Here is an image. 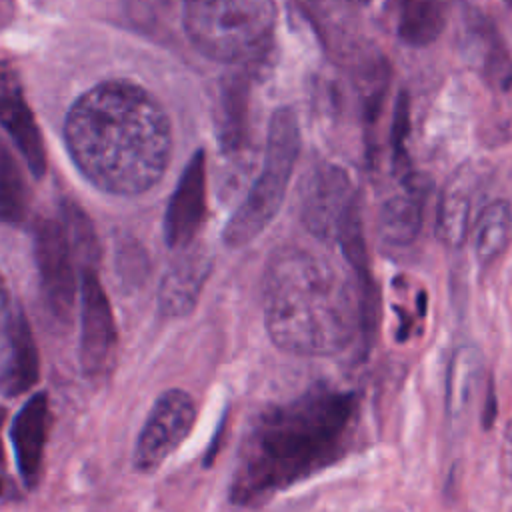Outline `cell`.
Wrapping results in <instances>:
<instances>
[{
    "instance_id": "cell-24",
    "label": "cell",
    "mask_w": 512,
    "mask_h": 512,
    "mask_svg": "<svg viewBox=\"0 0 512 512\" xmlns=\"http://www.w3.org/2000/svg\"><path fill=\"white\" fill-rule=\"evenodd\" d=\"M408 134V98L406 94L400 96L394 116V130H392V150H394V166L404 168L406 164V150L404 140Z\"/></svg>"
},
{
    "instance_id": "cell-19",
    "label": "cell",
    "mask_w": 512,
    "mask_h": 512,
    "mask_svg": "<svg viewBox=\"0 0 512 512\" xmlns=\"http://www.w3.org/2000/svg\"><path fill=\"white\" fill-rule=\"evenodd\" d=\"M512 240V206L508 200L486 204L472 224V248L480 266L494 264Z\"/></svg>"
},
{
    "instance_id": "cell-21",
    "label": "cell",
    "mask_w": 512,
    "mask_h": 512,
    "mask_svg": "<svg viewBox=\"0 0 512 512\" xmlns=\"http://www.w3.org/2000/svg\"><path fill=\"white\" fill-rule=\"evenodd\" d=\"M58 218L64 224V230L68 234L76 260L82 264V268H90V266L94 268V262L98 256V242H96L94 226L86 216V212L72 200H62Z\"/></svg>"
},
{
    "instance_id": "cell-20",
    "label": "cell",
    "mask_w": 512,
    "mask_h": 512,
    "mask_svg": "<svg viewBox=\"0 0 512 512\" xmlns=\"http://www.w3.org/2000/svg\"><path fill=\"white\" fill-rule=\"evenodd\" d=\"M448 0H398V36L410 46H428L444 30Z\"/></svg>"
},
{
    "instance_id": "cell-22",
    "label": "cell",
    "mask_w": 512,
    "mask_h": 512,
    "mask_svg": "<svg viewBox=\"0 0 512 512\" xmlns=\"http://www.w3.org/2000/svg\"><path fill=\"white\" fill-rule=\"evenodd\" d=\"M28 210L26 182L20 174L8 148H2L0 160V212L2 220L8 224H20Z\"/></svg>"
},
{
    "instance_id": "cell-1",
    "label": "cell",
    "mask_w": 512,
    "mask_h": 512,
    "mask_svg": "<svg viewBox=\"0 0 512 512\" xmlns=\"http://www.w3.org/2000/svg\"><path fill=\"white\" fill-rule=\"evenodd\" d=\"M358 416V394L328 384L260 412L238 450L230 502L260 506L332 466L352 446Z\"/></svg>"
},
{
    "instance_id": "cell-23",
    "label": "cell",
    "mask_w": 512,
    "mask_h": 512,
    "mask_svg": "<svg viewBox=\"0 0 512 512\" xmlns=\"http://www.w3.org/2000/svg\"><path fill=\"white\" fill-rule=\"evenodd\" d=\"M176 0H124L126 14L142 28H154L168 14Z\"/></svg>"
},
{
    "instance_id": "cell-9",
    "label": "cell",
    "mask_w": 512,
    "mask_h": 512,
    "mask_svg": "<svg viewBox=\"0 0 512 512\" xmlns=\"http://www.w3.org/2000/svg\"><path fill=\"white\" fill-rule=\"evenodd\" d=\"M116 346V326L110 300L96 268H82L80 276V368L94 378L108 370Z\"/></svg>"
},
{
    "instance_id": "cell-3",
    "label": "cell",
    "mask_w": 512,
    "mask_h": 512,
    "mask_svg": "<svg viewBox=\"0 0 512 512\" xmlns=\"http://www.w3.org/2000/svg\"><path fill=\"white\" fill-rule=\"evenodd\" d=\"M264 326L276 348L294 356H332L366 330L360 286L310 248L280 246L262 284Z\"/></svg>"
},
{
    "instance_id": "cell-6",
    "label": "cell",
    "mask_w": 512,
    "mask_h": 512,
    "mask_svg": "<svg viewBox=\"0 0 512 512\" xmlns=\"http://www.w3.org/2000/svg\"><path fill=\"white\" fill-rule=\"evenodd\" d=\"M196 420V406L186 390L162 392L152 404L136 438L132 466L142 474L160 468L166 458L186 440Z\"/></svg>"
},
{
    "instance_id": "cell-27",
    "label": "cell",
    "mask_w": 512,
    "mask_h": 512,
    "mask_svg": "<svg viewBox=\"0 0 512 512\" xmlns=\"http://www.w3.org/2000/svg\"><path fill=\"white\" fill-rule=\"evenodd\" d=\"M506 2H508V4H510V6H512V0H506Z\"/></svg>"
},
{
    "instance_id": "cell-11",
    "label": "cell",
    "mask_w": 512,
    "mask_h": 512,
    "mask_svg": "<svg viewBox=\"0 0 512 512\" xmlns=\"http://www.w3.org/2000/svg\"><path fill=\"white\" fill-rule=\"evenodd\" d=\"M206 218V160L196 150L180 174L164 214V240L170 250L190 246Z\"/></svg>"
},
{
    "instance_id": "cell-17",
    "label": "cell",
    "mask_w": 512,
    "mask_h": 512,
    "mask_svg": "<svg viewBox=\"0 0 512 512\" xmlns=\"http://www.w3.org/2000/svg\"><path fill=\"white\" fill-rule=\"evenodd\" d=\"M470 58L496 90L512 88V56L490 20L474 14L468 26Z\"/></svg>"
},
{
    "instance_id": "cell-5",
    "label": "cell",
    "mask_w": 512,
    "mask_h": 512,
    "mask_svg": "<svg viewBox=\"0 0 512 512\" xmlns=\"http://www.w3.org/2000/svg\"><path fill=\"white\" fill-rule=\"evenodd\" d=\"M298 150V118L290 108H280L270 120L262 170L222 230V240L230 248L246 246L274 220L294 172Z\"/></svg>"
},
{
    "instance_id": "cell-12",
    "label": "cell",
    "mask_w": 512,
    "mask_h": 512,
    "mask_svg": "<svg viewBox=\"0 0 512 512\" xmlns=\"http://www.w3.org/2000/svg\"><path fill=\"white\" fill-rule=\"evenodd\" d=\"M212 258L202 246H186L168 264L158 286V308L168 318L188 316L210 276Z\"/></svg>"
},
{
    "instance_id": "cell-8",
    "label": "cell",
    "mask_w": 512,
    "mask_h": 512,
    "mask_svg": "<svg viewBox=\"0 0 512 512\" xmlns=\"http://www.w3.org/2000/svg\"><path fill=\"white\" fill-rule=\"evenodd\" d=\"M356 206L358 200L344 168L322 162L308 174L302 192V222L310 234L326 242H338Z\"/></svg>"
},
{
    "instance_id": "cell-2",
    "label": "cell",
    "mask_w": 512,
    "mask_h": 512,
    "mask_svg": "<svg viewBox=\"0 0 512 512\" xmlns=\"http://www.w3.org/2000/svg\"><path fill=\"white\" fill-rule=\"evenodd\" d=\"M64 140L82 176L114 196L148 192L172 152L164 108L128 80H108L84 92L68 110Z\"/></svg>"
},
{
    "instance_id": "cell-10",
    "label": "cell",
    "mask_w": 512,
    "mask_h": 512,
    "mask_svg": "<svg viewBox=\"0 0 512 512\" xmlns=\"http://www.w3.org/2000/svg\"><path fill=\"white\" fill-rule=\"evenodd\" d=\"M40 374V360L32 328L22 306L2 296V392L6 398H16L28 392Z\"/></svg>"
},
{
    "instance_id": "cell-4",
    "label": "cell",
    "mask_w": 512,
    "mask_h": 512,
    "mask_svg": "<svg viewBox=\"0 0 512 512\" xmlns=\"http://www.w3.org/2000/svg\"><path fill=\"white\" fill-rule=\"evenodd\" d=\"M182 24L198 52L220 62L260 56L276 24L274 0H182Z\"/></svg>"
},
{
    "instance_id": "cell-26",
    "label": "cell",
    "mask_w": 512,
    "mask_h": 512,
    "mask_svg": "<svg viewBox=\"0 0 512 512\" xmlns=\"http://www.w3.org/2000/svg\"><path fill=\"white\" fill-rule=\"evenodd\" d=\"M494 418H496V394H494V386L490 384L488 396H486V404H484V414H482L484 428H490Z\"/></svg>"
},
{
    "instance_id": "cell-15",
    "label": "cell",
    "mask_w": 512,
    "mask_h": 512,
    "mask_svg": "<svg viewBox=\"0 0 512 512\" xmlns=\"http://www.w3.org/2000/svg\"><path fill=\"white\" fill-rule=\"evenodd\" d=\"M476 184V170L470 164H464L448 178L440 192L436 210V236L448 248H460L468 236Z\"/></svg>"
},
{
    "instance_id": "cell-14",
    "label": "cell",
    "mask_w": 512,
    "mask_h": 512,
    "mask_svg": "<svg viewBox=\"0 0 512 512\" xmlns=\"http://www.w3.org/2000/svg\"><path fill=\"white\" fill-rule=\"evenodd\" d=\"M428 190L426 176L412 172L402 176L400 192L390 196L378 214V236L386 246L406 248L418 238Z\"/></svg>"
},
{
    "instance_id": "cell-18",
    "label": "cell",
    "mask_w": 512,
    "mask_h": 512,
    "mask_svg": "<svg viewBox=\"0 0 512 512\" xmlns=\"http://www.w3.org/2000/svg\"><path fill=\"white\" fill-rule=\"evenodd\" d=\"M482 368L484 356L478 346L462 344L452 352L446 370L444 392V406L450 422H460L468 414L478 380L482 376Z\"/></svg>"
},
{
    "instance_id": "cell-25",
    "label": "cell",
    "mask_w": 512,
    "mask_h": 512,
    "mask_svg": "<svg viewBox=\"0 0 512 512\" xmlns=\"http://www.w3.org/2000/svg\"><path fill=\"white\" fill-rule=\"evenodd\" d=\"M502 470L508 478H512V420L504 428V438H502Z\"/></svg>"
},
{
    "instance_id": "cell-13",
    "label": "cell",
    "mask_w": 512,
    "mask_h": 512,
    "mask_svg": "<svg viewBox=\"0 0 512 512\" xmlns=\"http://www.w3.org/2000/svg\"><path fill=\"white\" fill-rule=\"evenodd\" d=\"M50 406L46 392L32 394L10 424V442L20 480L26 488H34L40 478L46 434H48Z\"/></svg>"
},
{
    "instance_id": "cell-16",
    "label": "cell",
    "mask_w": 512,
    "mask_h": 512,
    "mask_svg": "<svg viewBox=\"0 0 512 512\" xmlns=\"http://www.w3.org/2000/svg\"><path fill=\"white\" fill-rule=\"evenodd\" d=\"M2 124L10 138L14 140L18 152L22 154L28 170L42 178L46 172V152L42 144L40 130L34 122V116L20 92V86L14 78L4 74L2 82Z\"/></svg>"
},
{
    "instance_id": "cell-7",
    "label": "cell",
    "mask_w": 512,
    "mask_h": 512,
    "mask_svg": "<svg viewBox=\"0 0 512 512\" xmlns=\"http://www.w3.org/2000/svg\"><path fill=\"white\" fill-rule=\"evenodd\" d=\"M74 250L60 218H40L34 226V260L48 312L66 322L76 296Z\"/></svg>"
}]
</instances>
